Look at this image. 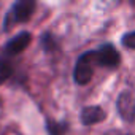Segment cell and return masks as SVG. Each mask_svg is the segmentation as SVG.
<instances>
[{"mask_svg":"<svg viewBox=\"0 0 135 135\" xmlns=\"http://www.w3.org/2000/svg\"><path fill=\"white\" fill-rule=\"evenodd\" d=\"M94 52L89 51L86 54H83L75 65V70H73V78L78 84H86L91 81L92 75H94Z\"/></svg>","mask_w":135,"mask_h":135,"instance_id":"6da1fadb","label":"cell"},{"mask_svg":"<svg viewBox=\"0 0 135 135\" xmlns=\"http://www.w3.org/2000/svg\"><path fill=\"white\" fill-rule=\"evenodd\" d=\"M35 10V2L32 0H21V2H16L11 8V11L8 13L7 18V29L11 27V24L15 22H26L30 19V16L33 15Z\"/></svg>","mask_w":135,"mask_h":135,"instance_id":"7a4b0ae2","label":"cell"},{"mask_svg":"<svg viewBox=\"0 0 135 135\" xmlns=\"http://www.w3.org/2000/svg\"><path fill=\"white\" fill-rule=\"evenodd\" d=\"M94 52V62L103 67H116L119 64V54L114 46L111 45H103L99 49L92 51Z\"/></svg>","mask_w":135,"mask_h":135,"instance_id":"3957f363","label":"cell"},{"mask_svg":"<svg viewBox=\"0 0 135 135\" xmlns=\"http://www.w3.org/2000/svg\"><path fill=\"white\" fill-rule=\"evenodd\" d=\"M116 107H118L119 116H121L124 121L132 122V121L135 119V97H133L129 91L122 92V94L118 97Z\"/></svg>","mask_w":135,"mask_h":135,"instance_id":"277c9868","label":"cell"},{"mask_svg":"<svg viewBox=\"0 0 135 135\" xmlns=\"http://www.w3.org/2000/svg\"><path fill=\"white\" fill-rule=\"evenodd\" d=\"M30 40H32V35H30L29 32H21V33H18V35H16L15 38H11V41L5 46L7 54L16 56V54H19V52H22V51L29 46Z\"/></svg>","mask_w":135,"mask_h":135,"instance_id":"5b68a950","label":"cell"},{"mask_svg":"<svg viewBox=\"0 0 135 135\" xmlns=\"http://www.w3.org/2000/svg\"><path fill=\"white\" fill-rule=\"evenodd\" d=\"M103 119H105V111L100 107H86L81 111V122L86 126L97 124Z\"/></svg>","mask_w":135,"mask_h":135,"instance_id":"8992f818","label":"cell"},{"mask_svg":"<svg viewBox=\"0 0 135 135\" xmlns=\"http://www.w3.org/2000/svg\"><path fill=\"white\" fill-rule=\"evenodd\" d=\"M13 73V64L7 57H0V84H3Z\"/></svg>","mask_w":135,"mask_h":135,"instance_id":"52a82bcc","label":"cell"},{"mask_svg":"<svg viewBox=\"0 0 135 135\" xmlns=\"http://www.w3.org/2000/svg\"><path fill=\"white\" fill-rule=\"evenodd\" d=\"M122 43L126 48H130V49H135V30L133 32H129L122 37Z\"/></svg>","mask_w":135,"mask_h":135,"instance_id":"ba28073f","label":"cell"}]
</instances>
